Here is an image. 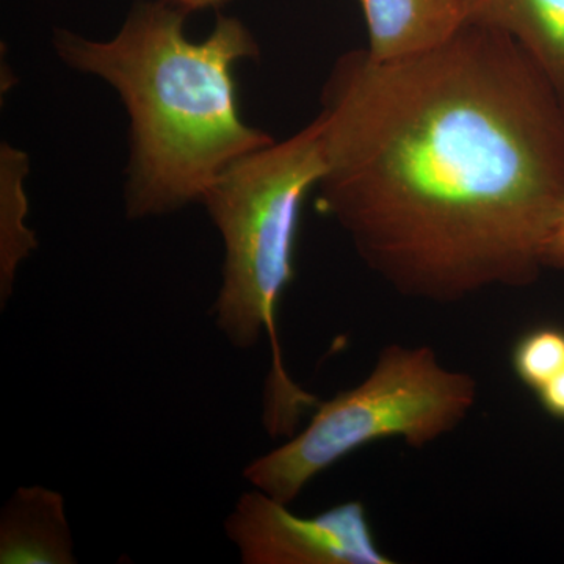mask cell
<instances>
[{
    "label": "cell",
    "mask_w": 564,
    "mask_h": 564,
    "mask_svg": "<svg viewBox=\"0 0 564 564\" xmlns=\"http://www.w3.org/2000/svg\"><path fill=\"white\" fill-rule=\"evenodd\" d=\"M315 206L400 295L524 288L564 203V95L510 35L466 22L436 50L345 52L322 93Z\"/></svg>",
    "instance_id": "1"
},
{
    "label": "cell",
    "mask_w": 564,
    "mask_h": 564,
    "mask_svg": "<svg viewBox=\"0 0 564 564\" xmlns=\"http://www.w3.org/2000/svg\"><path fill=\"white\" fill-rule=\"evenodd\" d=\"M187 11L169 0L133 7L109 41L57 32L70 68L109 82L131 118L126 209L152 217L202 202L237 159L273 143L242 120L234 68L259 47L243 22L218 17L206 40L185 33Z\"/></svg>",
    "instance_id": "2"
},
{
    "label": "cell",
    "mask_w": 564,
    "mask_h": 564,
    "mask_svg": "<svg viewBox=\"0 0 564 564\" xmlns=\"http://www.w3.org/2000/svg\"><path fill=\"white\" fill-rule=\"evenodd\" d=\"M326 172L318 117L291 139L245 154L225 170L202 202L225 243L215 323L232 347L248 350L267 333L273 345L267 425L291 434L304 408L317 403L293 384L280 358L276 310L291 284L300 214L307 192Z\"/></svg>",
    "instance_id": "3"
},
{
    "label": "cell",
    "mask_w": 564,
    "mask_h": 564,
    "mask_svg": "<svg viewBox=\"0 0 564 564\" xmlns=\"http://www.w3.org/2000/svg\"><path fill=\"white\" fill-rule=\"evenodd\" d=\"M477 397L473 375L447 369L433 348L388 345L361 384L318 403L302 433L252 459L243 477L291 505L318 474L364 445L402 437L423 448L455 432Z\"/></svg>",
    "instance_id": "4"
},
{
    "label": "cell",
    "mask_w": 564,
    "mask_h": 564,
    "mask_svg": "<svg viewBox=\"0 0 564 564\" xmlns=\"http://www.w3.org/2000/svg\"><path fill=\"white\" fill-rule=\"evenodd\" d=\"M265 492H245L225 522L245 564H392L361 502L302 518Z\"/></svg>",
    "instance_id": "5"
},
{
    "label": "cell",
    "mask_w": 564,
    "mask_h": 564,
    "mask_svg": "<svg viewBox=\"0 0 564 564\" xmlns=\"http://www.w3.org/2000/svg\"><path fill=\"white\" fill-rule=\"evenodd\" d=\"M377 62H395L443 46L466 24L463 0H359Z\"/></svg>",
    "instance_id": "6"
},
{
    "label": "cell",
    "mask_w": 564,
    "mask_h": 564,
    "mask_svg": "<svg viewBox=\"0 0 564 564\" xmlns=\"http://www.w3.org/2000/svg\"><path fill=\"white\" fill-rule=\"evenodd\" d=\"M0 563H76L61 492L40 485L17 489L0 518Z\"/></svg>",
    "instance_id": "7"
},
{
    "label": "cell",
    "mask_w": 564,
    "mask_h": 564,
    "mask_svg": "<svg viewBox=\"0 0 564 564\" xmlns=\"http://www.w3.org/2000/svg\"><path fill=\"white\" fill-rule=\"evenodd\" d=\"M466 21L510 35L564 95V0H463Z\"/></svg>",
    "instance_id": "8"
},
{
    "label": "cell",
    "mask_w": 564,
    "mask_h": 564,
    "mask_svg": "<svg viewBox=\"0 0 564 564\" xmlns=\"http://www.w3.org/2000/svg\"><path fill=\"white\" fill-rule=\"evenodd\" d=\"M28 163L21 152L2 147V198H0V300L6 306L18 267L36 248L35 234L25 226L28 202L22 177Z\"/></svg>",
    "instance_id": "9"
},
{
    "label": "cell",
    "mask_w": 564,
    "mask_h": 564,
    "mask_svg": "<svg viewBox=\"0 0 564 564\" xmlns=\"http://www.w3.org/2000/svg\"><path fill=\"white\" fill-rule=\"evenodd\" d=\"M511 364L519 380L536 392L564 369V329L544 326L524 334L514 345Z\"/></svg>",
    "instance_id": "10"
},
{
    "label": "cell",
    "mask_w": 564,
    "mask_h": 564,
    "mask_svg": "<svg viewBox=\"0 0 564 564\" xmlns=\"http://www.w3.org/2000/svg\"><path fill=\"white\" fill-rule=\"evenodd\" d=\"M544 269L564 272V203L556 214L554 225L549 231L543 250Z\"/></svg>",
    "instance_id": "11"
},
{
    "label": "cell",
    "mask_w": 564,
    "mask_h": 564,
    "mask_svg": "<svg viewBox=\"0 0 564 564\" xmlns=\"http://www.w3.org/2000/svg\"><path fill=\"white\" fill-rule=\"evenodd\" d=\"M545 413L564 421V369L536 391Z\"/></svg>",
    "instance_id": "12"
},
{
    "label": "cell",
    "mask_w": 564,
    "mask_h": 564,
    "mask_svg": "<svg viewBox=\"0 0 564 564\" xmlns=\"http://www.w3.org/2000/svg\"><path fill=\"white\" fill-rule=\"evenodd\" d=\"M180 9L187 11L206 10V9H218V7L225 6L228 0H169Z\"/></svg>",
    "instance_id": "13"
}]
</instances>
